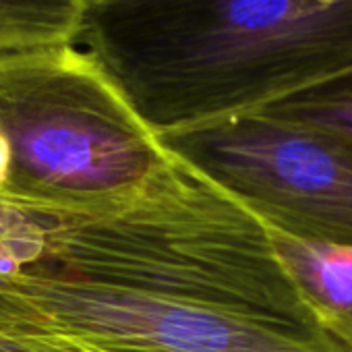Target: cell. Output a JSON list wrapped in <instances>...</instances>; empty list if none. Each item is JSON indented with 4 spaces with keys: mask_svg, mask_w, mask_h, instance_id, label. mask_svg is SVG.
Masks as SVG:
<instances>
[{
    "mask_svg": "<svg viewBox=\"0 0 352 352\" xmlns=\"http://www.w3.org/2000/svg\"><path fill=\"white\" fill-rule=\"evenodd\" d=\"M9 172H11V151L5 135L0 133V193H7Z\"/></svg>",
    "mask_w": 352,
    "mask_h": 352,
    "instance_id": "cell-8",
    "label": "cell"
},
{
    "mask_svg": "<svg viewBox=\"0 0 352 352\" xmlns=\"http://www.w3.org/2000/svg\"><path fill=\"white\" fill-rule=\"evenodd\" d=\"M77 46L162 137L352 75V0H85Z\"/></svg>",
    "mask_w": 352,
    "mask_h": 352,
    "instance_id": "cell-1",
    "label": "cell"
},
{
    "mask_svg": "<svg viewBox=\"0 0 352 352\" xmlns=\"http://www.w3.org/2000/svg\"><path fill=\"white\" fill-rule=\"evenodd\" d=\"M265 230L315 327L352 352V245L305 241L267 226Z\"/></svg>",
    "mask_w": 352,
    "mask_h": 352,
    "instance_id": "cell-5",
    "label": "cell"
},
{
    "mask_svg": "<svg viewBox=\"0 0 352 352\" xmlns=\"http://www.w3.org/2000/svg\"><path fill=\"white\" fill-rule=\"evenodd\" d=\"M164 143L263 226L352 245V147L270 114L162 135Z\"/></svg>",
    "mask_w": 352,
    "mask_h": 352,
    "instance_id": "cell-4",
    "label": "cell"
},
{
    "mask_svg": "<svg viewBox=\"0 0 352 352\" xmlns=\"http://www.w3.org/2000/svg\"><path fill=\"white\" fill-rule=\"evenodd\" d=\"M257 114H270L321 131L352 147V75L270 106Z\"/></svg>",
    "mask_w": 352,
    "mask_h": 352,
    "instance_id": "cell-7",
    "label": "cell"
},
{
    "mask_svg": "<svg viewBox=\"0 0 352 352\" xmlns=\"http://www.w3.org/2000/svg\"><path fill=\"white\" fill-rule=\"evenodd\" d=\"M0 133L5 195L63 208L135 199L179 162L77 44L0 54Z\"/></svg>",
    "mask_w": 352,
    "mask_h": 352,
    "instance_id": "cell-2",
    "label": "cell"
},
{
    "mask_svg": "<svg viewBox=\"0 0 352 352\" xmlns=\"http://www.w3.org/2000/svg\"><path fill=\"white\" fill-rule=\"evenodd\" d=\"M0 333L79 352H346L323 333L155 292L0 274Z\"/></svg>",
    "mask_w": 352,
    "mask_h": 352,
    "instance_id": "cell-3",
    "label": "cell"
},
{
    "mask_svg": "<svg viewBox=\"0 0 352 352\" xmlns=\"http://www.w3.org/2000/svg\"><path fill=\"white\" fill-rule=\"evenodd\" d=\"M85 0H0V54L77 44Z\"/></svg>",
    "mask_w": 352,
    "mask_h": 352,
    "instance_id": "cell-6",
    "label": "cell"
}]
</instances>
